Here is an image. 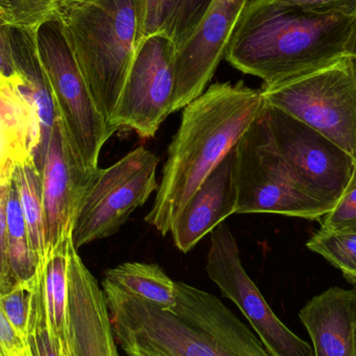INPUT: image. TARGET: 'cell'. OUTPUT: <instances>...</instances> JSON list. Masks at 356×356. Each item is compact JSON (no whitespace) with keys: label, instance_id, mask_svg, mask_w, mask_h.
<instances>
[{"label":"cell","instance_id":"9a60e30c","mask_svg":"<svg viewBox=\"0 0 356 356\" xmlns=\"http://www.w3.org/2000/svg\"><path fill=\"white\" fill-rule=\"evenodd\" d=\"M236 147L213 169L175 219L171 234L178 250L188 253L224 220L236 213L238 203Z\"/></svg>","mask_w":356,"mask_h":356},{"label":"cell","instance_id":"8d00e7d4","mask_svg":"<svg viewBox=\"0 0 356 356\" xmlns=\"http://www.w3.org/2000/svg\"><path fill=\"white\" fill-rule=\"evenodd\" d=\"M349 60H350L351 69H353V76H355L356 85V58L349 56Z\"/></svg>","mask_w":356,"mask_h":356},{"label":"cell","instance_id":"52a82bcc","mask_svg":"<svg viewBox=\"0 0 356 356\" xmlns=\"http://www.w3.org/2000/svg\"><path fill=\"white\" fill-rule=\"evenodd\" d=\"M159 164L156 154L139 146L112 166L93 172L81 193L73 219L75 248L120 230L131 213L158 191Z\"/></svg>","mask_w":356,"mask_h":356},{"label":"cell","instance_id":"d4e9b609","mask_svg":"<svg viewBox=\"0 0 356 356\" xmlns=\"http://www.w3.org/2000/svg\"><path fill=\"white\" fill-rule=\"evenodd\" d=\"M307 247L322 255L343 274L356 272V232L320 229L307 243Z\"/></svg>","mask_w":356,"mask_h":356},{"label":"cell","instance_id":"5b68a950","mask_svg":"<svg viewBox=\"0 0 356 356\" xmlns=\"http://www.w3.org/2000/svg\"><path fill=\"white\" fill-rule=\"evenodd\" d=\"M234 179L236 213L321 220L334 207L321 200L276 149L265 108L236 145Z\"/></svg>","mask_w":356,"mask_h":356},{"label":"cell","instance_id":"e0dca14e","mask_svg":"<svg viewBox=\"0 0 356 356\" xmlns=\"http://www.w3.org/2000/svg\"><path fill=\"white\" fill-rule=\"evenodd\" d=\"M299 318L315 356H356V290L328 289L305 305Z\"/></svg>","mask_w":356,"mask_h":356},{"label":"cell","instance_id":"e575fe53","mask_svg":"<svg viewBox=\"0 0 356 356\" xmlns=\"http://www.w3.org/2000/svg\"><path fill=\"white\" fill-rule=\"evenodd\" d=\"M16 356H33V353H31V347H29V345L26 343V344L17 353Z\"/></svg>","mask_w":356,"mask_h":356},{"label":"cell","instance_id":"836d02e7","mask_svg":"<svg viewBox=\"0 0 356 356\" xmlns=\"http://www.w3.org/2000/svg\"><path fill=\"white\" fill-rule=\"evenodd\" d=\"M348 56L356 58V19L353 35H351L350 42H349Z\"/></svg>","mask_w":356,"mask_h":356},{"label":"cell","instance_id":"cb8c5ba5","mask_svg":"<svg viewBox=\"0 0 356 356\" xmlns=\"http://www.w3.org/2000/svg\"><path fill=\"white\" fill-rule=\"evenodd\" d=\"M77 0H0V17L10 27H31L60 15Z\"/></svg>","mask_w":356,"mask_h":356},{"label":"cell","instance_id":"44dd1931","mask_svg":"<svg viewBox=\"0 0 356 356\" xmlns=\"http://www.w3.org/2000/svg\"><path fill=\"white\" fill-rule=\"evenodd\" d=\"M13 181L26 222L31 252L38 266L46 254L45 217L42 200L41 171L35 162L17 164Z\"/></svg>","mask_w":356,"mask_h":356},{"label":"cell","instance_id":"4316f807","mask_svg":"<svg viewBox=\"0 0 356 356\" xmlns=\"http://www.w3.org/2000/svg\"><path fill=\"white\" fill-rule=\"evenodd\" d=\"M322 219L321 229L356 232V162L346 190Z\"/></svg>","mask_w":356,"mask_h":356},{"label":"cell","instance_id":"7a4b0ae2","mask_svg":"<svg viewBox=\"0 0 356 356\" xmlns=\"http://www.w3.org/2000/svg\"><path fill=\"white\" fill-rule=\"evenodd\" d=\"M355 19L307 12L276 0H248L224 60L261 79L263 89L274 87L348 56Z\"/></svg>","mask_w":356,"mask_h":356},{"label":"cell","instance_id":"ac0fdd59","mask_svg":"<svg viewBox=\"0 0 356 356\" xmlns=\"http://www.w3.org/2000/svg\"><path fill=\"white\" fill-rule=\"evenodd\" d=\"M72 230L46 252L38 267L40 301L46 330L60 356H69L68 254Z\"/></svg>","mask_w":356,"mask_h":356},{"label":"cell","instance_id":"7c38bea8","mask_svg":"<svg viewBox=\"0 0 356 356\" xmlns=\"http://www.w3.org/2000/svg\"><path fill=\"white\" fill-rule=\"evenodd\" d=\"M248 0H213L193 33L175 50L173 113L205 91Z\"/></svg>","mask_w":356,"mask_h":356},{"label":"cell","instance_id":"83f0119b","mask_svg":"<svg viewBox=\"0 0 356 356\" xmlns=\"http://www.w3.org/2000/svg\"><path fill=\"white\" fill-rule=\"evenodd\" d=\"M13 172L14 171H6L0 175V294L8 292L17 284L10 267L6 224V201Z\"/></svg>","mask_w":356,"mask_h":356},{"label":"cell","instance_id":"7402d4cb","mask_svg":"<svg viewBox=\"0 0 356 356\" xmlns=\"http://www.w3.org/2000/svg\"><path fill=\"white\" fill-rule=\"evenodd\" d=\"M6 224H8V254L10 267L16 282H25L35 277L38 271L37 261L31 252L26 222L19 201L14 181L10 182L6 201Z\"/></svg>","mask_w":356,"mask_h":356},{"label":"cell","instance_id":"603a6c76","mask_svg":"<svg viewBox=\"0 0 356 356\" xmlns=\"http://www.w3.org/2000/svg\"><path fill=\"white\" fill-rule=\"evenodd\" d=\"M0 309L13 330L27 342L42 311L37 273L31 280L17 282L8 292L0 294Z\"/></svg>","mask_w":356,"mask_h":356},{"label":"cell","instance_id":"d590c367","mask_svg":"<svg viewBox=\"0 0 356 356\" xmlns=\"http://www.w3.org/2000/svg\"><path fill=\"white\" fill-rule=\"evenodd\" d=\"M343 275L346 278L347 282L353 284V289L356 290V272H353V273H345L343 274Z\"/></svg>","mask_w":356,"mask_h":356},{"label":"cell","instance_id":"1f68e13d","mask_svg":"<svg viewBox=\"0 0 356 356\" xmlns=\"http://www.w3.org/2000/svg\"><path fill=\"white\" fill-rule=\"evenodd\" d=\"M26 343L13 330L0 309V356H16Z\"/></svg>","mask_w":356,"mask_h":356},{"label":"cell","instance_id":"9c48e42d","mask_svg":"<svg viewBox=\"0 0 356 356\" xmlns=\"http://www.w3.org/2000/svg\"><path fill=\"white\" fill-rule=\"evenodd\" d=\"M175 47L163 33L140 42L110 124L152 139L172 114L175 89Z\"/></svg>","mask_w":356,"mask_h":356},{"label":"cell","instance_id":"8992f818","mask_svg":"<svg viewBox=\"0 0 356 356\" xmlns=\"http://www.w3.org/2000/svg\"><path fill=\"white\" fill-rule=\"evenodd\" d=\"M35 41L71 149L85 171L94 172L104 144L118 129L98 110L58 15L38 26Z\"/></svg>","mask_w":356,"mask_h":356},{"label":"cell","instance_id":"ba28073f","mask_svg":"<svg viewBox=\"0 0 356 356\" xmlns=\"http://www.w3.org/2000/svg\"><path fill=\"white\" fill-rule=\"evenodd\" d=\"M261 91L269 106L319 131L356 161V85L348 56Z\"/></svg>","mask_w":356,"mask_h":356},{"label":"cell","instance_id":"f1b7e54d","mask_svg":"<svg viewBox=\"0 0 356 356\" xmlns=\"http://www.w3.org/2000/svg\"><path fill=\"white\" fill-rule=\"evenodd\" d=\"M317 14H339L356 17V0H276Z\"/></svg>","mask_w":356,"mask_h":356},{"label":"cell","instance_id":"d6986e66","mask_svg":"<svg viewBox=\"0 0 356 356\" xmlns=\"http://www.w3.org/2000/svg\"><path fill=\"white\" fill-rule=\"evenodd\" d=\"M35 31L37 29L31 27H10V35L15 72L33 92L37 102L42 129L41 159L43 164L50 134L58 115L54 106L49 81L40 60Z\"/></svg>","mask_w":356,"mask_h":356},{"label":"cell","instance_id":"3957f363","mask_svg":"<svg viewBox=\"0 0 356 356\" xmlns=\"http://www.w3.org/2000/svg\"><path fill=\"white\" fill-rule=\"evenodd\" d=\"M265 106L261 90L240 81L213 83L184 106L146 223L162 236L170 232L184 205L236 147Z\"/></svg>","mask_w":356,"mask_h":356},{"label":"cell","instance_id":"2e32d148","mask_svg":"<svg viewBox=\"0 0 356 356\" xmlns=\"http://www.w3.org/2000/svg\"><path fill=\"white\" fill-rule=\"evenodd\" d=\"M42 129L37 102L18 75L0 74V175L20 163L42 168Z\"/></svg>","mask_w":356,"mask_h":356},{"label":"cell","instance_id":"d6a6232c","mask_svg":"<svg viewBox=\"0 0 356 356\" xmlns=\"http://www.w3.org/2000/svg\"><path fill=\"white\" fill-rule=\"evenodd\" d=\"M10 29V26L6 25L0 17V74L6 77L16 75L13 63Z\"/></svg>","mask_w":356,"mask_h":356},{"label":"cell","instance_id":"4fadbf2b","mask_svg":"<svg viewBox=\"0 0 356 356\" xmlns=\"http://www.w3.org/2000/svg\"><path fill=\"white\" fill-rule=\"evenodd\" d=\"M69 356H119L106 295L72 238L68 254Z\"/></svg>","mask_w":356,"mask_h":356},{"label":"cell","instance_id":"484cf974","mask_svg":"<svg viewBox=\"0 0 356 356\" xmlns=\"http://www.w3.org/2000/svg\"><path fill=\"white\" fill-rule=\"evenodd\" d=\"M213 0H171L163 33L175 42V47L193 33Z\"/></svg>","mask_w":356,"mask_h":356},{"label":"cell","instance_id":"5bb4252c","mask_svg":"<svg viewBox=\"0 0 356 356\" xmlns=\"http://www.w3.org/2000/svg\"><path fill=\"white\" fill-rule=\"evenodd\" d=\"M92 175L77 162L62 121L56 117L41 169L46 252L72 230L77 203Z\"/></svg>","mask_w":356,"mask_h":356},{"label":"cell","instance_id":"8fae6325","mask_svg":"<svg viewBox=\"0 0 356 356\" xmlns=\"http://www.w3.org/2000/svg\"><path fill=\"white\" fill-rule=\"evenodd\" d=\"M274 145L321 200L334 205L346 190L356 161L332 140L266 102Z\"/></svg>","mask_w":356,"mask_h":356},{"label":"cell","instance_id":"277c9868","mask_svg":"<svg viewBox=\"0 0 356 356\" xmlns=\"http://www.w3.org/2000/svg\"><path fill=\"white\" fill-rule=\"evenodd\" d=\"M58 16L94 102L110 123L143 40V0H77Z\"/></svg>","mask_w":356,"mask_h":356},{"label":"cell","instance_id":"30bf717a","mask_svg":"<svg viewBox=\"0 0 356 356\" xmlns=\"http://www.w3.org/2000/svg\"><path fill=\"white\" fill-rule=\"evenodd\" d=\"M205 271L225 298L242 312L271 356H315L313 347L291 332L272 311L249 277L229 227L220 224L211 234Z\"/></svg>","mask_w":356,"mask_h":356},{"label":"cell","instance_id":"4dcf8cb0","mask_svg":"<svg viewBox=\"0 0 356 356\" xmlns=\"http://www.w3.org/2000/svg\"><path fill=\"white\" fill-rule=\"evenodd\" d=\"M27 344L31 347L33 356H60L48 337L43 312H41L33 324V330L27 339Z\"/></svg>","mask_w":356,"mask_h":356},{"label":"cell","instance_id":"f546056e","mask_svg":"<svg viewBox=\"0 0 356 356\" xmlns=\"http://www.w3.org/2000/svg\"><path fill=\"white\" fill-rule=\"evenodd\" d=\"M170 3L171 0H143V39L164 31Z\"/></svg>","mask_w":356,"mask_h":356},{"label":"cell","instance_id":"6da1fadb","mask_svg":"<svg viewBox=\"0 0 356 356\" xmlns=\"http://www.w3.org/2000/svg\"><path fill=\"white\" fill-rule=\"evenodd\" d=\"M113 330L129 356H271L215 295L175 282L165 309L102 282Z\"/></svg>","mask_w":356,"mask_h":356},{"label":"cell","instance_id":"74e56055","mask_svg":"<svg viewBox=\"0 0 356 356\" xmlns=\"http://www.w3.org/2000/svg\"><path fill=\"white\" fill-rule=\"evenodd\" d=\"M355 341H356V328H355Z\"/></svg>","mask_w":356,"mask_h":356},{"label":"cell","instance_id":"ffe728a7","mask_svg":"<svg viewBox=\"0 0 356 356\" xmlns=\"http://www.w3.org/2000/svg\"><path fill=\"white\" fill-rule=\"evenodd\" d=\"M104 280L115 286L168 309L177 303L175 282L154 264L124 263L106 272Z\"/></svg>","mask_w":356,"mask_h":356}]
</instances>
